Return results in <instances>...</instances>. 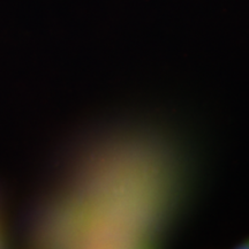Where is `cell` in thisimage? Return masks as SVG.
Instances as JSON below:
<instances>
[{
  "label": "cell",
  "mask_w": 249,
  "mask_h": 249,
  "mask_svg": "<svg viewBox=\"0 0 249 249\" xmlns=\"http://www.w3.org/2000/svg\"><path fill=\"white\" fill-rule=\"evenodd\" d=\"M5 236H6L5 224H4V219H2L1 210H0V246L5 244Z\"/></svg>",
  "instance_id": "cell-1"
}]
</instances>
